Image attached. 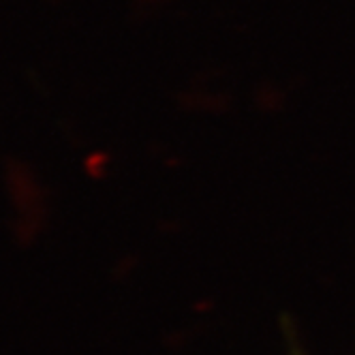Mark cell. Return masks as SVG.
I'll return each mask as SVG.
<instances>
[{
  "label": "cell",
  "mask_w": 355,
  "mask_h": 355,
  "mask_svg": "<svg viewBox=\"0 0 355 355\" xmlns=\"http://www.w3.org/2000/svg\"><path fill=\"white\" fill-rule=\"evenodd\" d=\"M287 340H289V343H287V345H289V355H304L302 349H300V345L295 343V336H293V334H289Z\"/></svg>",
  "instance_id": "cell-1"
}]
</instances>
